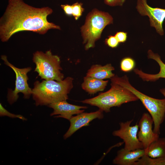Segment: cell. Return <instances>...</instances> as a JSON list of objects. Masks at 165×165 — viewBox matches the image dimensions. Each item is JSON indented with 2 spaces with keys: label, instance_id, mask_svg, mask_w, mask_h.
Wrapping results in <instances>:
<instances>
[{
  "label": "cell",
  "instance_id": "cell-1",
  "mask_svg": "<svg viewBox=\"0 0 165 165\" xmlns=\"http://www.w3.org/2000/svg\"><path fill=\"white\" fill-rule=\"evenodd\" d=\"M53 12L46 6L36 8L23 0H9L7 6L0 19V38L8 41L13 35L20 31H28L44 35L51 29L61 30V27L49 22L47 17Z\"/></svg>",
  "mask_w": 165,
  "mask_h": 165
},
{
  "label": "cell",
  "instance_id": "cell-11",
  "mask_svg": "<svg viewBox=\"0 0 165 165\" xmlns=\"http://www.w3.org/2000/svg\"><path fill=\"white\" fill-rule=\"evenodd\" d=\"M104 117L103 111L100 109L90 113L82 112L75 116H72L69 120L70 127L64 135V139L68 138L76 131L82 127L89 125L90 122L98 119H101Z\"/></svg>",
  "mask_w": 165,
  "mask_h": 165
},
{
  "label": "cell",
  "instance_id": "cell-3",
  "mask_svg": "<svg viewBox=\"0 0 165 165\" xmlns=\"http://www.w3.org/2000/svg\"><path fill=\"white\" fill-rule=\"evenodd\" d=\"M111 87L107 91L99 94L94 97L81 102L98 107L99 109L108 113L111 108L119 107L122 104L139 100L130 91L119 84L111 81Z\"/></svg>",
  "mask_w": 165,
  "mask_h": 165
},
{
  "label": "cell",
  "instance_id": "cell-6",
  "mask_svg": "<svg viewBox=\"0 0 165 165\" xmlns=\"http://www.w3.org/2000/svg\"><path fill=\"white\" fill-rule=\"evenodd\" d=\"M32 60L36 65L34 71L38 73L42 79L58 81L64 79L60 58L53 54L50 50L45 53L36 51L33 54Z\"/></svg>",
  "mask_w": 165,
  "mask_h": 165
},
{
  "label": "cell",
  "instance_id": "cell-17",
  "mask_svg": "<svg viewBox=\"0 0 165 165\" xmlns=\"http://www.w3.org/2000/svg\"><path fill=\"white\" fill-rule=\"evenodd\" d=\"M145 154L152 158L165 157V138H159L149 145Z\"/></svg>",
  "mask_w": 165,
  "mask_h": 165
},
{
  "label": "cell",
  "instance_id": "cell-22",
  "mask_svg": "<svg viewBox=\"0 0 165 165\" xmlns=\"http://www.w3.org/2000/svg\"><path fill=\"white\" fill-rule=\"evenodd\" d=\"M105 43L109 47L112 48L117 47L119 45V42L115 36L110 35L106 38Z\"/></svg>",
  "mask_w": 165,
  "mask_h": 165
},
{
  "label": "cell",
  "instance_id": "cell-13",
  "mask_svg": "<svg viewBox=\"0 0 165 165\" xmlns=\"http://www.w3.org/2000/svg\"><path fill=\"white\" fill-rule=\"evenodd\" d=\"M145 154L144 149L129 150L123 148L118 151L117 156L113 160V163L118 165H134Z\"/></svg>",
  "mask_w": 165,
  "mask_h": 165
},
{
  "label": "cell",
  "instance_id": "cell-23",
  "mask_svg": "<svg viewBox=\"0 0 165 165\" xmlns=\"http://www.w3.org/2000/svg\"><path fill=\"white\" fill-rule=\"evenodd\" d=\"M126 0H104L105 3L110 6H122Z\"/></svg>",
  "mask_w": 165,
  "mask_h": 165
},
{
  "label": "cell",
  "instance_id": "cell-12",
  "mask_svg": "<svg viewBox=\"0 0 165 165\" xmlns=\"http://www.w3.org/2000/svg\"><path fill=\"white\" fill-rule=\"evenodd\" d=\"M48 106L53 109L51 116L57 115L56 117L64 118L69 120L74 115H78L83 112L84 109L87 108L86 106H79L68 103L64 100L49 105Z\"/></svg>",
  "mask_w": 165,
  "mask_h": 165
},
{
  "label": "cell",
  "instance_id": "cell-10",
  "mask_svg": "<svg viewBox=\"0 0 165 165\" xmlns=\"http://www.w3.org/2000/svg\"><path fill=\"white\" fill-rule=\"evenodd\" d=\"M153 119L147 113H144L138 123L140 130L138 133V137L142 143L145 151L149 145L159 138V134L154 132L152 129Z\"/></svg>",
  "mask_w": 165,
  "mask_h": 165
},
{
  "label": "cell",
  "instance_id": "cell-24",
  "mask_svg": "<svg viewBox=\"0 0 165 165\" xmlns=\"http://www.w3.org/2000/svg\"><path fill=\"white\" fill-rule=\"evenodd\" d=\"M115 36L119 43H124L127 40V33L123 31L117 32L115 34Z\"/></svg>",
  "mask_w": 165,
  "mask_h": 165
},
{
  "label": "cell",
  "instance_id": "cell-5",
  "mask_svg": "<svg viewBox=\"0 0 165 165\" xmlns=\"http://www.w3.org/2000/svg\"><path fill=\"white\" fill-rule=\"evenodd\" d=\"M113 23V17L107 12L95 8L90 12L80 28L85 50L94 48L105 27Z\"/></svg>",
  "mask_w": 165,
  "mask_h": 165
},
{
  "label": "cell",
  "instance_id": "cell-20",
  "mask_svg": "<svg viewBox=\"0 0 165 165\" xmlns=\"http://www.w3.org/2000/svg\"><path fill=\"white\" fill-rule=\"evenodd\" d=\"M83 4L77 2L72 5V16L76 20H78L82 16L84 9L82 6Z\"/></svg>",
  "mask_w": 165,
  "mask_h": 165
},
{
  "label": "cell",
  "instance_id": "cell-14",
  "mask_svg": "<svg viewBox=\"0 0 165 165\" xmlns=\"http://www.w3.org/2000/svg\"><path fill=\"white\" fill-rule=\"evenodd\" d=\"M148 57L156 61L160 67V72L156 74H150L145 73L137 68L134 69V71L143 80L146 81H155L160 78H165V64L161 61L160 56L157 53H154L151 50L148 52Z\"/></svg>",
  "mask_w": 165,
  "mask_h": 165
},
{
  "label": "cell",
  "instance_id": "cell-15",
  "mask_svg": "<svg viewBox=\"0 0 165 165\" xmlns=\"http://www.w3.org/2000/svg\"><path fill=\"white\" fill-rule=\"evenodd\" d=\"M115 68L111 64L102 66L100 64L92 65L88 70L86 76L100 79H111L115 76L112 71Z\"/></svg>",
  "mask_w": 165,
  "mask_h": 165
},
{
  "label": "cell",
  "instance_id": "cell-4",
  "mask_svg": "<svg viewBox=\"0 0 165 165\" xmlns=\"http://www.w3.org/2000/svg\"><path fill=\"white\" fill-rule=\"evenodd\" d=\"M110 79L111 81L116 82L130 91L141 101L153 119V131L160 135V125L165 118V98L155 99L140 92L130 84L126 75L122 77L115 75Z\"/></svg>",
  "mask_w": 165,
  "mask_h": 165
},
{
  "label": "cell",
  "instance_id": "cell-18",
  "mask_svg": "<svg viewBox=\"0 0 165 165\" xmlns=\"http://www.w3.org/2000/svg\"><path fill=\"white\" fill-rule=\"evenodd\" d=\"M134 165H165V157L152 158L145 154Z\"/></svg>",
  "mask_w": 165,
  "mask_h": 165
},
{
  "label": "cell",
  "instance_id": "cell-8",
  "mask_svg": "<svg viewBox=\"0 0 165 165\" xmlns=\"http://www.w3.org/2000/svg\"><path fill=\"white\" fill-rule=\"evenodd\" d=\"M133 120L132 119L119 123V129L114 131L112 135L123 140L125 143L124 148L126 149L134 150L138 149H143V145L138 137V124H136L134 126H130Z\"/></svg>",
  "mask_w": 165,
  "mask_h": 165
},
{
  "label": "cell",
  "instance_id": "cell-26",
  "mask_svg": "<svg viewBox=\"0 0 165 165\" xmlns=\"http://www.w3.org/2000/svg\"><path fill=\"white\" fill-rule=\"evenodd\" d=\"M160 91L165 97V88H163L161 89L160 90Z\"/></svg>",
  "mask_w": 165,
  "mask_h": 165
},
{
  "label": "cell",
  "instance_id": "cell-7",
  "mask_svg": "<svg viewBox=\"0 0 165 165\" xmlns=\"http://www.w3.org/2000/svg\"><path fill=\"white\" fill-rule=\"evenodd\" d=\"M1 59L6 65L13 70L16 75L14 90H8L7 99L9 103L12 105L16 102L19 98L18 94L20 93L23 94L24 98H29L32 94V89L29 87L28 83V78L27 73L31 70V68L30 67L22 68H17L8 61L7 56L5 55H2Z\"/></svg>",
  "mask_w": 165,
  "mask_h": 165
},
{
  "label": "cell",
  "instance_id": "cell-2",
  "mask_svg": "<svg viewBox=\"0 0 165 165\" xmlns=\"http://www.w3.org/2000/svg\"><path fill=\"white\" fill-rule=\"evenodd\" d=\"M73 79L68 77L61 81L45 80L36 81L32 90V97L36 106L48 105L60 101L67 100L72 89Z\"/></svg>",
  "mask_w": 165,
  "mask_h": 165
},
{
  "label": "cell",
  "instance_id": "cell-25",
  "mask_svg": "<svg viewBox=\"0 0 165 165\" xmlns=\"http://www.w3.org/2000/svg\"><path fill=\"white\" fill-rule=\"evenodd\" d=\"M61 7L65 13L68 16L72 15V5L68 4L61 5Z\"/></svg>",
  "mask_w": 165,
  "mask_h": 165
},
{
  "label": "cell",
  "instance_id": "cell-16",
  "mask_svg": "<svg viewBox=\"0 0 165 165\" xmlns=\"http://www.w3.org/2000/svg\"><path fill=\"white\" fill-rule=\"evenodd\" d=\"M108 80H104L86 76L81 84L83 90L90 94H94L104 90L108 82Z\"/></svg>",
  "mask_w": 165,
  "mask_h": 165
},
{
  "label": "cell",
  "instance_id": "cell-9",
  "mask_svg": "<svg viewBox=\"0 0 165 165\" xmlns=\"http://www.w3.org/2000/svg\"><path fill=\"white\" fill-rule=\"evenodd\" d=\"M136 8L141 16L149 17L150 26L154 27L158 33L164 35L163 24L165 19V9L152 8L148 4L147 0H137Z\"/></svg>",
  "mask_w": 165,
  "mask_h": 165
},
{
  "label": "cell",
  "instance_id": "cell-19",
  "mask_svg": "<svg viewBox=\"0 0 165 165\" xmlns=\"http://www.w3.org/2000/svg\"><path fill=\"white\" fill-rule=\"evenodd\" d=\"M135 66L134 60L130 57H126L122 59L120 62L121 70L124 72H129L134 69Z\"/></svg>",
  "mask_w": 165,
  "mask_h": 165
},
{
  "label": "cell",
  "instance_id": "cell-21",
  "mask_svg": "<svg viewBox=\"0 0 165 165\" xmlns=\"http://www.w3.org/2000/svg\"><path fill=\"white\" fill-rule=\"evenodd\" d=\"M0 116H7L13 118H19L23 120H26L27 119L23 116L20 115H17L12 113L6 109L0 104Z\"/></svg>",
  "mask_w": 165,
  "mask_h": 165
}]
</instances>
